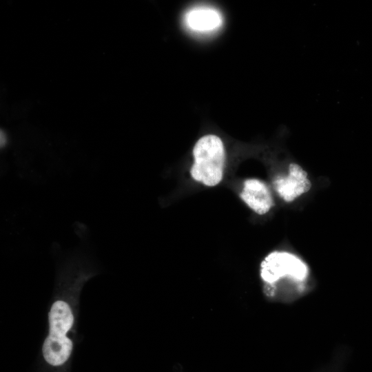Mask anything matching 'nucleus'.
<instances>
[{
	"label": "nucleus",
	"mask_w": 372,
	"mask_h": 372,
	"mask_svg": "<svg viewBox=\"0 0 372 372\" xmlns=\"http://www.w3.org/2000/svg\"><path fill=\"white\" fill-rule=\"evenodd\" d=\"M185 24L191 30L208 33L218 29L223 23L220 12L207 6H198L189 10L185 17Z\"/></svg>",
	"instance_id": "423d86ee"
},
{
	"label": "nucleus",
	"mask_w": 372,
	"mask_h": 372,
	"mask_svg": "<svg viewBox=\"0 0 372 372\" xmlns=\"http://www.w3.org/2000/svg\"><path fill=\"white\" fill-rule=\"evenodd\" d=\"M240 198L250 209L259 215L267 214L274 205L269 187L258 178H248L245 180Z\"/></svg>",
	"instance_id": "39448f33"
},
{
	"label": "nucleus",
	"mask_w": 372,
	"mask_h": 372,
	"mask_svg": "<svg viewBox=\"0 0 372 372\" xmlns=\"http://www.w3.org/2000/svg\"><path fill=\"white\" fill-rule=\"evenodd\" d=\"M93 273L81 263L70 264L59 277L48 313V333L41 347L45 363L61 368L72 354L76 333L79 297Z\"/></svg>",
	"instance_id": "f257e3e1"
},
{
	"label": "nucleus",
	"mask_w": 372,
	"mask_h": 372,
	"mask_svg": "<svg viewBox=\"0 0 372 372\" xmlns=\"http://www.w3.org/2000/svg\"><path fill=\"white\" fill-rule=\"evenodd\" d=\"M192 177L206 186H215L222 180L225 163V148L222 140L214 134L201 137L193 149Z\"/></svg>",
	"instance_id": "f03ea898"
},
{
	"label": "nucleus",
	"mask_w": 372,
	"mask_h": 372,
	"mask_svg": "<svg viewBox=\"0 0 372 372\" xmlns=\"http://www.w3.org/2000/svg\"><path fill=\"white\" fill-rule=\"evenodd\" d=\"M7 143V137L5 133L1 131V146L3 147Z\"/></svg>",
	"instance_id": "0eeeda50"
},
{
	"label": "nucleus",
	"mask_w": 372,
	"mask_h": 372,
	"mask_svg": "<svg viewBox=\"0 0 372 372\" xmlns=\"http://www.w3.org/2000/svg\"><path fill=\"white\" fill-rule=\"evenodd\" d=\"M273 185L279 197L287 203L308 192L312 186L307 172L296 163L289 164L286 175L276 176Z\"/></svg>",
	"instance_id": "20e7f679"
},
{
	"label": "nucleus",
	"mask_w": 372,
	"mask_h": 372,
	"mask_svg": "<svg viewBox=\"0 0 372 372\" xmlns=\"http://www.w3.org/2000/svg\"><path fill=\"white\" fill-rule=\"evenodd\" d=\"M260 277L265 286H273L282 278L303 281L309 275L307 265L298 256L285 251L269 253L262 261Z\"/></svg>",
	"instance_id": "7ed1b4c3"
}]
</instances>
